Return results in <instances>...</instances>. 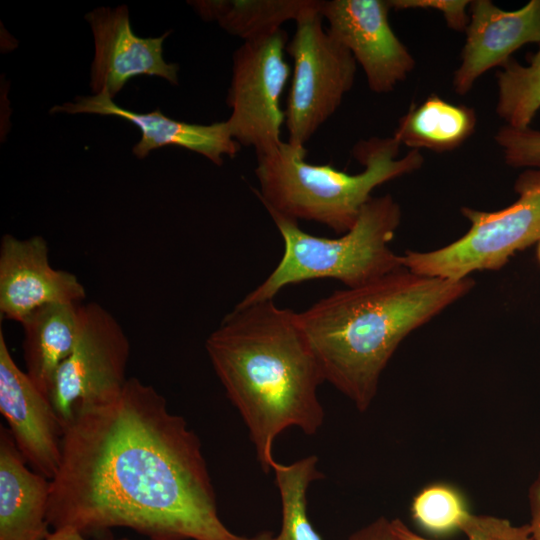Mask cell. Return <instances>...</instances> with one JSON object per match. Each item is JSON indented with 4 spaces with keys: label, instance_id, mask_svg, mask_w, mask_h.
<instances>
[{
    "label": "cell",
    "instance_id": "2e32d148",
    "mask_svg": "<svg viewBox=\"0 0 540 540\" xmlns=\"http://www.w3.org/2000/svg\"><path fill=\"white\" fill-rule=\"evenodd\" d=\"M51 480L27 467L8 429L0 425V540H44Z\"/></svg>",
    "mask_w": 540,
    "mask_h": 540
},
{
    "label": "cell",
    "instance_id": "30bf717a",
    "mask_svg": "<svg viewBox=\"0 0 540 540\" xmlns=\"http://www.w3.org/2000/svg\"><path fill=\"white\" fill-rule=\"evenodd\" d=\"M388 0L321 1L328 32L362 67L377 94L393 91L415 67V59L390 26Z\"/></svg>",
    "mask_w": 540,
    "mask_h": 540
},
{
    "label": "cell",
    "instance_id": "44dd1931",
    "mask_svg": "<svg viewBox=\"0 0 540 540\" xmlns=\"http://www.w3.org/2000/svg\"><path fill=\"white\" fill-rule=\"evenodd\" d=\"M497 115L505 125L527 128L540 110V44L528 65L511 59L497 74Z\"/></svg>",
    "mask_w": 540,
    "mask_h": 540
},
{
    "label": "cell",
    "instance_id": "3957f363",
    "mask_svg": "<svg viewBox=\"0 0 540 540\" xmlns=\"http://www.w3.org/2000/svg\"><path fill=\"white\" fill-rule=\"evenodd\" d=\"M399 269L362 286L333 291L298 313L324 381L365 412L400 343L474 287Z\"/></svg>",
    "mask_w": 540,
    "mask_h": 540
},
{
    "label": "cell",
    "instance_id": "e0dca14e",
    "mask_svg": "<svg viewBox=\"0 0 540 540\" xmlns=\"http://www.w3.org/2000/svg\"><path fill=\"white\" fill-rule=\"evenodd\" d=\"M81 306L49 304L36 309L21 322L25 372L48 397L58 368L70 355L78 338Z\"/></svg>",
    "mask_w": 540,
    "mask_h": 540
},
{
    "label": "cell",
    "instance_id": "ac0fdd59",
    "mask_svg": "<svg viewBox=\"0 0 540 540\" xmlns=\"http://www.w3.org/2000/svg\"><path fill=\"white\" fill-rule=\"evenodd\" d=\"M476 123L472 108L431 95L421 104L410 106L399 119L393 137L410 150L447 152L460 147L474 133Z\"/></svg>",
    "mask_w": 540,
    "mask_h": 540
},
{
    "label": "cell",
    "instance_id": "4316f807",
    "mask_svg": "<svg viewBox=\"0 0 540 540\" xmlns=\"http://www.w3.org/2000/svg\"><path fill=\"white\" fill-rule=\"evenodd\" d=\"M530 522L528 523L533 540H540V472L528 488Z\"/></svg>",
    "mask_w": 540,
    "mask_h": 540
},
{
    "label": "cell",
    "instance_id": "7c38bea8",
    "mask_svg": "<svg viewBox=\"0 0 540 540\" xmlns=\"http://www.w3.org/2000/svg\"><path fill=\"white\" fill-rule=\"evenodd\" d=\"M85 18L94 38L90 81L94 94L113 99L128 80L140 75L157 76L178 84V65L167 63L163 57V42L170 31L159 37L136 35L125 5L99 7Z\"/></svg>",
    "mask_w": 540,
    "mask_h": 540
},
{
    "label": "cell",
    "instance_id": "8992f818",
    "mask_svg": "<svg viewBox=\"0 0 540 540\" xmlns=\"http://www.w3.org/2000/svg\"><path fill=\"white\" fill-rule=\"evenodd\" d=\"M515 202L497 211L461 208L470 222L454 242L427 252L406 251L402 264L423 276L451 280L475 271L499 270L518 251L540 240V167L524 170L516 179Z\"/></svg>",
    "mask_w": 540,
    "mask_h": 540
},
{
    "label": "cell",
    "instance_id": "d4e9b609",
    "mask_svg": "<svg viewBox=\"0 0 540 540\" xmlns=\"http://www.w3.org/2000/svg\"><path fill=\"white\" fill-rule=\"evenodd\" d=\"M391 9H435L442 13L448 27L465 31L469 23L468 0H388Z\"/></svg>",
    "mask_w": 540,
    "mask_h": 540
},
{
    "label": "cell",
    "instance_id": "484cf974",
    "mask_svg": "<svg viewBox=\"0 0 540 540\" xmlns=\"http://www.w3.org/2000/svg\"><path fill=\"white\" fill-rule=\"evenodd\" d=\"M348 540H400L391 528V520L381 516L352 533Z\"/></svg>",
    "mask_w": 540,
    "mask_h": 540
},
{
    "label": "cell",
    "instance_id": "f1b7e54d",
    "mask_svg": "<svg viewBox=\"0 0 540 540\" xmlns=\"http://www.w3.org/2000/svg\"><path fill=\"white\" fill-rule=\"evenodd\" d=\"M536 256H537V260L540 264V240L537 242V253H536Z\"/></svg>",
    "mask_w": 540,
    "mask_h": 540
},
{
    "label": "cell",
    "instance_id": "52a82bcc",
    "mask_svg": "<svg viewBox=\"0 0 540 540\" xmlns=\"http://www.w3.org/2000/svg\"><path fill=\"white\" fill-rule=\"evenodd\" d=\"M320 6L296 21L286 52L293 74L284 110L288 143L305 148L336 112L355 80L357 62L323 26Z\"/></svg>",
    "mask_w": 540,
    "mask_h": 540
},
{
    "label": "cell",
    "instance_id": "9a60e30c",
    "mask_svg": "<svg viewBox=\"0 0 540 540\" xmlns=\"http://www.w3.org/2000/svg\"><path fill=\"white\" fill-rule=\"evenodd\" d=\"M96 114L115 116L137 126L141 138L132 152L137 158H145L152 150L164 146H178L222 165L224 156L234 157L241 145L232 137L226 121L208 125L178 121L164 115L160 109L149 113H138L117 105L105 94L77 97L72 102L54 106L51 113Z\"/></svg>",
    "mask_w": 540,
    "mask_h": 540
},
{
    "label": "cell",
    "instance_id": "7a4b0ae2",
    "mask_svg": "<svg viewBox=\"0 0 540 540\" xmlns=\"http://www.w3.org/2000/svg\"><path fill=\"white\" fill-rule=\"evenodd\" d=\"M205 349L264 472L275 461L272 447L280 433L297 427L312 435L323 425L317 391L324 379L297 312L274 299L237 304Z\"/></svg>",
    "mask_w": 540,
    "mask_h": 540
},
{
    "label": "cell",
    "instance_id": "9c48e42d",
    "mask_svg": "<svg viewBox=\"0 0 540 540\" xmlns=\"http://www.w3.org/2000/svg\"><path fill=\"white\" fill-rule=\"evenodd\" d=\"M129 355L130 343L118 320L97 302L82 305L78 338L49 393L64 427L76 408L107 403L121 393Z\"/></svg>",
    "mask_w": 540,
    "mask_h": 540
},
{
    "label": "cell",
    "instance_id": "603a6c76",
    "mask_svg": "<svg viewBox=\"0 0 540 540\" xmlns=\"http://www.w3.org/2000/svg\"><path fill=\"white\" fill-rule=\"evenodd\" d=\"M391 528L400 540H433L415 533L398 518L391 520ZM461 531L466 540H533L528 524L516 525L493 515L470 513Z\"/></svg>",
    "mask_w": 540,
    "mask_h": 540
},
{
    "label": "cell",
    "instance_id": "d6986e66",
    "mask_svg": "<svg viewBox=\"0 0 540 540\" xmlns=\"http://www.w3.org/2000/svg\"><path fill=\"white\" fill-rule=\"evenodd\" d=\"M317 0H197L189 1L205 21H215L232 36L254 40L295 22L319 7Z\"/></svg>",
    "mask_w": 540,
    "mask_h": 540
},
{
    "label": "cell",
    "instance_id": "ffe728a7",
    "mask_svg": "<svg viewBox=\"0 0 540 540\" xmlns=\"http://www.w3.org/2000/svg\"><path fill=\"white\" fill-rule=\"evenodd\" d=\"M317 464L316 455L291 464L272 463L282 507L281 529L273 540H321L307 514V490L314 480L323 477Z\"/></svg>",
    "mask_w": 540,
    "mask_h": 540
},
{
    "label": "cell",
    "instance_id": "8fae6325",
    "mask_svg": "<svg viewBox=\"0 0 540 540\" xmlns=\"http://www.w3.org/2000/svg\"><path fill=\"white\" fill-rule=\"evenodd\" d=\"M0 412L27 464L52 480L61 462L64 425L49 397L16 364L2 330Z\"/></svg>",
    "mask_w": 540,
    "mask_h": 540
},
{
    "label": "cell",
    "instance_id": "7402d4cb",
    "mask_svg": "<svg viewBox=\"0 0 540 540\" xmlns=\"http://www.w3.org/2000/svg\"><path fill=\"white\" fill-rule=\"evenodd\" d=\"M410 510L414 522L435 536L461 531L471 513L461 493L443 483L431 484L420 490L413 498Z\"/></svg>",
    "mask_w": 540,
    "mask_h": 540
},
{
    "label": "cell",
    "instance_id": "83f0119b",
    "mask_svg": "<svg viewBox=\"0 0 540 540\" xmlns=\"http://www.w3.org/2000/svg\"><path fill=\"white\" fill-rule=\"evenodd\" d=\"M44 540H87L83 537V533L76 528L65 526L53 529L52 532ZM119 540H129L122 538Z\"/></svg>",
    "mask_w": 540,
    "mask_h": 540
},
{
    "label": "cell",
    "instance_id": "cb8c5ba5",
    "mask_svg": "<svg viewBox=\"0 0 540 540\" xmlns=\"http://www.w3.org/2000/svg\"><path fill=\"white\" fill-rule=\"evenodd\" d=\"M504 161L513 168L540 167V130L503 125L495 135Z\"/></svg>",
    "mask_w": 540,
    "mask_h": 540
},
{
    "label": "cell",
    "instance_id": "6da1fadb",
    "mask_svg": "<svg viewBox=\"0 0 540 540\" xmlns=\"http://www.w3.org/2000/svg\"><path fill=\"white\" fill-rule=\"evenodd\" d=\"M47 520L94 532L133 529L150 540H273L221 521L197 434L153 386L128 378L113 400L78 407L65 425Z\"/></svg>",
    "mask_w": 540,
    "mask_h": 540
},
{
    "label": "cell",
    "instance_id": "5bb4252c",
    "mask_svg": "<svg viewBox=\"0 0 540 540\" xmlns=\"http://www.w3.org/2000/svg\"><path fill=\"white\" fill-rule=\"evenodd\" d=\"M461 61L454 72L453 89L466 95L476 80L494 67H503L522 46L540 44V0L506 11L490 0L471 1Z\"/></svg>",
    "mask_w": 540,
    "mask_h": 540
},
{
    "label": "cell",
    "instance_id": "5b68a950",
    "mask_svg": "<svg viewBox=\"0 0 540 540\" xmlns=\"http://www.w3.org/2000/svg\"><path fill=\"white\" fill-rule=\"evenodd\" d=\"M267 212L282 237L283 255L240 305L273 300L286 286L307 280L330 278L353 288L404 268L402 255L389 247L402 216L400 205L389 194L372 196L353 227L335 238L306 233L298 221Z\"/></svg>",
    "mask_w": 540,
    "mask_h": 540
},
{
    "label": "cell",
    "instance_id": "ba28073f",
    "mask_svg": "<svg viewBox=\"0 0 540 540\" xmlns=\"http://www.w3.org/2000/svg\"><path fill=\"white\" fill-rule=\"evenodd\" d=\"M287 44V32L281 28L244 41L233 54L226 99L231 114L226 122L232 137L256 154L282 142L285 113L280 99L291 72L285 59Z\"/></svg>",
    "mask_w": 540,
    "mask_h": 540
},
{
    "label": "cell",
    "instance_id": "277c9868",
    "mask_svg": "<svg viewBox=\"0 0 540 540\" xmlns=\"http://www.w3.org/2000/svg\"><path fill=\"white\" fill-rule=\"evenodd\" d=\"M400 146L393 136L359 141L353 155L364 170L349 174L330 164L308 163L305 148L282 141L256 154L259 189L254 192L266 210L296 221L317 222L344 234L353 227L376 187L422 167L424 158L419 150L399 157Z\"/></svg>",
    "mask_w": 540,
    "mask_h": 540
},
{
    "label": "cell",
    "instance_id": "4fadbf2b",
    "mask_svg": "<svg viewBox=\"0 0 540 540\" xmlns=\"http://www.w3.org/2000/svg\"><path fill=\"white\" fill-rule=\"evenodd\" d=\"M86 297L78 277L50 265L47 241L39 235L0 243V314L21 322L36 309L56 303L81 304Z\"/></svg>",
    "mask_w": 540,
    "mask_h": 540
}]
</instances>
